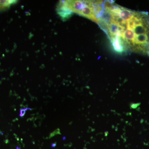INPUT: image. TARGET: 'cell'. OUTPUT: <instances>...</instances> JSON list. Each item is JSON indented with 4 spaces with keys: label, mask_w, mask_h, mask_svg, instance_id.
<instances>
[{
    "label": "cell",
    "mask_w": 149,
    "mask_h": 149,
    "mask_svg": "<svg viewBox=\"0 0 149 149\" xmlns=\"http://www.w3.org/2000/svg\"><path fill=\"white\" fill-rule=\"evenodd\" d=\"M97 23L106 33L113 50L120 55L134 52L149 56V14L104 1Z\"/></svg>",
    "instance_id": "cell-1"
},
{
    "label": "cell",
    "mask_w": 149,
    "mask_h": 149,
    "mask_svg": "<svg viewBox=\"0 0 149 149\" xmlns=\"http://www.w3.org/2000/svg\"><path fill=\"white\" fill-rule=\"evenodd\" d=\"M16 2V1H0V10H6Z\"/></svg>",
    "instance_id": "cell-3"
},
{
    "label": "cell",
    "mask_w": 149,
    "mask_h": 149,
    "mask_svg": "<svg viewBox=\"0 0 149 149\" xmlns=\"http://www.w3.org/2000/svg\"><path fill=\"white\" fill-rule=\"evenodd\" d=\"M70 12L77 13L97 23V19L92 1H64Z\"/></svg>",
    "instance_id": "cell-2"
}]
</instances>
